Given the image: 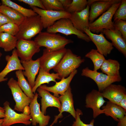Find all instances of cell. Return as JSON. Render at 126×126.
Here are the masks:
<instances>
[{"label": "cell", "mask_w": 126, "mask_h": 126, "mask_svg": "<svg viewBox=\"0 0 126 126\" xmlns=\"http://www.w3.org/2000/svg\"><path fill=\"white\" fill-rule=\"evenodd\" d=\"M0 12L11 19L18 26L26 18L13 8L2 4L0 6Z\"/></svg>", "instance_id": "28"}, {"label": "cell", "mask_w": 126, "mask_h": 126, "mask_svg": "<svg viewBox=\"0 0 126 126\" xmlns=\"http://www.w3.org/2000/svg\"><path fill=\"white\" fill-rule=\"evenodd\" d=\"M121 2L115 3L98 19L89 24V29L92 33L98 34L104 29H114V22L112 21L114 14L119 7Z\"/></svg>", "instance_id": "5"}, {"label": "cell", "mask_w": 126, "mask_h": 126, "mask_svg": "<svg viewBox=\"0 0 126 126\" xmlns=\"http://www.w3.org/2000/svg\"><path fill=\"white\" fill-rule=\"evenodd\" d=\"M19 30L15 36L18 40H31L32 38L42 32L43 28L40 16L38 14L26 17L18 26Z\"/></svg>", "instance_id": "3"}, {"label": "cell", "mask_w": 126, "mask_h": 126, "mask_svg": "<svg viewBox=\"0 0 126 126\" xmlns=\"http://www.w3.org/2000/svg\"><path fill=\"white\" fill-rule=\"evenodd\" d=\"M18 26L14 22H9L0 27V33L5 32L15 36L18 32Z\"/></svg>", "instance_id": "35"}, {"label": "cell", "mask_w": 126, "mask_h": 126, "mask_svg": "<svg viewBox=\"0 0 126 126\" xmlns=\"http://www.w3.org/2000/svg\"><path fill=\"white\" fill-rule=\"evenodd\" d=\"M9 22H14L6 16L0 12V27Z\"/></svg>", "instance_id": "39"}, {"label": "cell", "mask_w": 126, "mask_h": 126, "mask_svg": "<svg viewBox=\"0 0 126 126\" xmlns=\"http://www.w3.org/2000/svg\"><path fill=\"white\" fill-rule=\"evenodd\" d=\"M3 122V119H0V126H2V124Z\"/></svg>", "instance_id": "45"}, {"label": "cell", "mask_w": 126, "mask_h": 126, "mask_svg": "<svg viewBox=\"0 0 126 126\" xmlns=\"http://www.w3.org/2000/svg\"><path fill=\"white\" fill-rule=\"evenodd\" d=\"M86 57L90 59L94 66L93 70L97 71L100 69L102 64L106 59L104 56L100 53L97 49H91L85 55Z\"/></svg>", "instance_id": "31"}, {"label": "cell", "mask_w": 126, "mask_h": 126, "mask_svg": "<svg viewBox=\"0 0 126 126\" xmlns=\"http://www.w3.org/2000/svg\"><path fill=\"white\" fill-rule=\"evenodd\" d=\"M76 117L75 120L74 121L72 126H94V120L92 119L89 124L84 123L80 119V116L83 114L82 111L79 109H77L76 111Z\"/></svg>", "instance_id": "36"}, {"label": "cell", "mask_w": 126, "mask_h": 126, "mask_svg": "<svg viewBox=\"0 0 126 126\" xmlns=\"http://www.w3.org/2000/svg\"><path fill=\"white\" fill-rule=\"evenodd\" d=\"M118 105L121 107L126 111V95L122 98Z\"/></svg>", "instance_id": "41"}, {"label": "cell", "mask_w": 126, "mask_h": 126, "mask_svg": "<svg viewBox=\"0 0 126 126\" xmlns=\"http://www.w3.org/2000/svg\"><path fill=\"white\" fill-rule=\"evenodd\" d=\"M46 32L51 33H60L66 35H74L79 38L88 42L91 41L88 36L76 29L68 18H63L56 22L46 28Z\"/></svg>", "instance_id": "4"}, {"label": "cell", "mask_w": 126, "mask_h": 126, "mask_svg": "<svg viewBox=\"0 0 126 126\" xmlns=\"http://www.w3.org/2000/svg\"><path fill=\"white\" fill-rule=\"evenodd\" d=\"M18 40L15 36L5 33H0V47L6 52L15 49Z\"/></svg>", "instance_id": "27"}, {"label": "cell", "mask_w": 126, "mask_h": 126, "mask_svg": "<svg viewBox=\"0 0 126 126\" xmlns=\"http://www.w3.org/2000/svg\"><path fill=\"white\" fill-rule=\"evenodd\" d=\"M5 110L3 107L0 105V119L4 118V117Z\"/></svg>", "instance_id": "44"}, {"label": "cell", "mask_w": 126, "mask_h": 126, "mask_svg": "<svg viewBox=\"0 0 126 126\" xmlns=\"http://www.w3.org/2000/svg\"><path fill=\"white\" fill-rule=\"evenodd\" d=\"M88 4L87 0H73L66 11L70 14L80 12L85 9Z\"/></svg>", "instance_id": "32"}, {"label": "cell", "mask_w": 126, "mask_h": 126, "mask_svg": "<svg viewBox=\"0 0 126 126\" xmlns=\"http://www.w3.org/2000/svg\"><path fill=\"white\" fill-rule=\"evenodd\" d=\"M101 92L95 89H93L86 95L85 107L92 109L94 118L104 113L103 110L100 109L106 102Z\"/></svg>", "instance_id": "14"}, {"label": "cell", "mask_w": 126, "mask_h": 126, "mask_svg": "<svg viewBox=\"0 0 126 126\" xmlns=\"http://www.w3.org/2000/svg\"><path fill=\"white\" fill-rule=\"evenodd\" d=\"M41 0L46 10L56 11L65 10L59 0Z\"/></svg>", "instance_id": "33"}, {"label": "cell", "mask_w": 126, "mask_h": 126, "mask_svg": "<svg viewBox=\"0 0 126 126\" xmlns=\"http://www.w3.org/2000/svg\"><path fill=\"white\" fill-rule=\"evenodd\" d=\"M2 53H1V52L0 51V59H1V58L2 56Z\"/></svg>", "instance_id": "46"}, {"label": "cell", "mask_w": 126, "mask_h": 126, "mask_svg": "<svg viewBox=\"0 0 126 126\" xmlns=\"http://www.w3.org/2000/svg\"><path fill=\"white\" fill-rule=\"evenodd\" d=\"M21 62L24 69L23 74L27 78L28 83L32 88L35 85L36 76L40 68L39 58L35 60L32 59L27 61H21Z\"/></svg>", "instance_id": "22"}, {"label": "cell", "mask_w": 126, "mask_h": 126, "mask_svg": "<svg viewBox=\"0 0 126 126\" xmlns=\"http://www.w3.org/2000/svg\"><path fill=\"white\" fill-rule=\"evenodd\" d=\"M77 72L76 69L73 71L67 77L63 78L58 82H56L54 85L48 86L46 85H42L39 87L53 94V95L59 97V95L63 94L70 86V84L73 78Z\"/></svg>", "instance_id": "18"}, {"label": "cell", "mask_w": 126, "mask_h": 126, "mask_svg": "<svg viewBox=\"0 0 126 126\" xmlns=\"http://www.w3.org/2000/svg\"><path fill=\"white\" fill-rule=\"evenodd\" d=\"M101 93L104 98L118 105L122 98L126 95V89L121 85L112 84L105 88Z\"/></svg>", "instance_id": "19"}, {"label": "cell", "mask_w": 126, "mask_h": 126, "mask_svg": "<svg viewBox=\"0 0 126 126\" xmlns=\"http://www.w3.org/2000/svg\"><path fill=\"white\" fill-rule=\"evenodd\" d=\"M120 64L117 61L109 59H105L100 69L102 72L111 76L120 75Z\"/></svg>", "instance_id": "26"}, {"label": "cell", "mask_w": 126, "mask_h": 126, "mask_svg": "<svg viewBox=\"0 0 126 126\" xmlns=\"http://www.w3.org/2000/svg\"><path fill=\"white\" fill-rule=\"evenodd\" d=\"M7 84L15 102L14 110L22 113L24 107L26 105H29L32 99L24 92L19 86L17 81L13 77L9 79Z\"/></svg>", "instance_id": "10"}, {"label": "cell", "mask_w": 126, "mask_h": 126, "mask_svg": "<svg viewBox=\"0 0 126 126\" xmlns=\"http://www.w3.org/2000/svg\"><path fill=\"white\" fill-rule=\"evenodd\" d=\"M5 58L7 63L4 68L0 72V83L7 80L8 78L6 77V76L11 72L15 70H24L18 56L16 49L13 50L11 56L7 55Z\"/></svg>", "instance_id": "16"}, {"label": "cell", "mask_w": 126, "mask_h": 126, "mask_svg": "<svg viewBox=\"0 0 126 126\" xmlns=\"http://www.w3.org/2000/svg\"><path fill=\"white\" fill-rule=\"evenodd\" d=\"M117 126H126V115L122 119H119Z\"/></svg>", "instance_id": "42"}, {"label": "cell", "mask_w": 126, "mask_h": 126, "mask_svg": "<svg viewBox=\"0 0 126 126\" xmlns=\"http://www.w3.org/2000/svg\"><path fill=\"white\" fill-rule=\"evenodd\" d=\"M16 47L18 56L21 61H27L32 59L33 55L39 52L40 47L34 40H18Z\"/></svg>", "instance_id": "11"}, {"label": "cell", "mask_w": 126, "mask_h": 126, "mask_svg": "<svg viewBox=\"0 0 126 126\" xmlns=\"http://www.w3.org/2000/svg\"><path fill=\"white\" fill-rule=\"evenodd\" d=\"M34 41L40 47H44L46 48L54 50L64 48L66 45L73 42L72 40L59 34L46 32H40Z\"/></svg>", "instance_id": "2"}, {"label": "cell", "mask_w": 126, "mask_h": 126, "mask_svg": "<svg viewBox=\"0 0 126 126\" xmlns=\"http://www.w3.org/2000/svg\"><path fill=\"white\" fill-rule=\"evenodd\" d=\"M61 80L59 75L57 73H50L41 68H40L38 74L35 80V85L32 88L33 93L35 94L37 88L42 84H48L51 81L56 82V79Z\"/></svg>", "instance_id": "25"}, {"label": "cell", "mask_w": 126, "mask_h": 126, "mask_svg": "<svg viewBox=\"0 0 126 126\" xmlns=\"http://www.w3.org/2000/svg\"><path fill=\"white\" fill-rule=\"evenodd\" d=\"M40 17L44 28L51 26L56 21L63 18H70L71 14L64 10L56 11L43 10L36 7H31Z\"/></svg>", "instance_id": "8"}, {"label": "cell", "mask_w": 126, "mask_h": 126, "mask_svg": "<svg viewBox=\"0 0 126 126\" xmlns=\"http://www.w3.org/2000/svg\"><path fill=\"white\" fill-rule=\"evenodd\" d=\"M84 61V59L68 49L62 59L53 69L59 75L61 79L68 77Z\"/></svg>", "instance_id": "1"}, {"label": "cell", "mask_w": 126, "mask_h": 126, "mask_svg": "<svg viewBox=\"0 0 126 126\" xmlns=\"http://www.w3.org/2000/svg\"><path fill=\"white\" fill-rule=\"evenodd\" d=\"M64 7L65 10H66L68 6L71 4L72 0H59Z\"/></svg>", "instance_id": "40"}, {"label": "cell", "mask_w": 126, "mask_h": 126, "mask_svg": "<svg viewBox=\"0 0 126 126\" xmlns=\"http://www.w3.org/2000/svg\"><path fill=\"white\" fill-rule=\"evenodd\" d=\"M84 33L95 45L99 53L106 57L111 53L113 49V46L106 39L102 32L97 34L91 32L89 29H86Z\"/></svg>", "instance_id": "15"}, {"label": "cell", "mask_w": 126, "mask_h": 126, "mask_svg": "<svg viewBox=\"0 0 126 126\" xmlns=\"http://www.w3.org/2000/svg\"><path fill=\"white\" fill-rule=\"evenodd\" d=\"M114 22L120 20H126V0H122L119 7L115 12L113 16Z\"/></svg>", "instance_id": "34"}, {"label": "cell", "mask_w": 126, "mask_h": 126, "mask_svg": "<svg viewBox=\"0 0 126 126\" xmlns=\"http://www.w3.org/2000/svg\"><path fill=\"white\" fill-rule=\"evenodd\" d=\"M90 6L87 5L86 8L79 12L71 13L69 19L74 27L83 33L86 29H89V21Z\"/></svg>", "instance_id": "17"}, {"label": "cell", "mask_w": 126, "mask_h": 126, "mask_svg": "<svg viewBox=\"0 0 126 126\" xmlns=\"http://www.w3.org/2000/svg\"><path fill=\"white\" fill-rule=\"evenodd\" d=\"M3 105L5 115L3 119L2 126H10L17 123L28 125L32 123V118L30 115L17 113L11 108L9 102L7 101L4 102Z\"/></svg>", "instance_id": "9"}, {"label": "cell", "mask_w": 126, "mask_h": 126, "mask_svg": "<svg viewBox=\"0 0 126 126\" xmlns=\"http://www.w3.org/2000/svg\"><path fill=\"white\" fill-rule=\"evenodd\" d=\"M1 5V4H0V5Z\"/></svg>", "instance_id": "47"}, {"label": "cell", "mask_w": 126, "mask_h": 126, "mask_svg": "<svg viewBox=\"0 0 126 126\" xmlns=\"http://www.w3.org/2000/svg\"><path fill=\"white\" fill-rule=\"evenodd\" d=\"M81 75L93 80L97 85L98 91L101 92L110 85L115 82H120L122 80L120 75L115 76H109L102 73L91 70L88 67L82 69Z\"/></svg>", "instance_id": "7"}, {"label": "cell", "mask_w": 126, "mask_h": 126, "mask_svg": "<svg viewBox=\"0 0 126 126\" xmlns=\"http://www.w3.org/2000/svg\"><path fill=\"white\" fill-rule=\"evenodd\" d=\"M22 113L27 115H29L30 113V109L29 105H26L24 107Z\"/></svg>", "instance_id": "43"}, {"label": "cell", "mask_w": 126, "mask_h": 126, "mask_svg": "<svg viewBox=\"0 0 126 126\" xmlns=\"http://www.w3.org/2000/svg\"><path fill=\"white\" fill-rule=\"evenodd\" d=\"M36 91L41 97V111L45 115L46 113L47 108L49 107L57 108L60 112L61 105L58 98L52 95L49 92L40 87Z\"/></svg>", "instance_id": "20"}, {"label": "cell", "mask_w": 126, "mask_h": 126, "mask_svg": "<svg viewBox=\"0 0 126 126\" xmlns=\"http://www.w3.org/2000/svg\"><path fill=\"white\" fill-rule=\"evenodd\" d=\"M58 98L60 103L61 108L60 113L56 120L61 117L62 113L64 112L69 113L75 119L76 111L74 107L73 96L70 86L64 94L59 96Z\"/></svg>", "instance_id": "23"}, {"label": "cell", "mask_w": 126, "mask_h": 126, "mask_svg": "<svg viewBox=\"0 0 126 126\" xmlns=\"http://www.w3.org/2000/svg\"><path fill=\"white\" fill-rule=\"evenodd\" d=\"M120 0H88V5L90 6L89 21L93 22L100 15L108 10L113 4L120 2Z\"/></svg>", "instance_id": "12"}, {"label": "cell", "mask_w": 126, "mask_h": 126, "mask_svg": "<svg viewBox=\"0 0 126 126\" xmlns=\"http://www.w3.org/2000/svg\"><path fill=\"white\" fill-rule=\"evenodd\" d=\"M18 79L19 86L25 94L31 99L34 98L35 94L32 90V88L24 77L22 70H16L15 73Z\"/></svg>", "instance_id": "29"}, {"label": "cell", "mask_w": 126, "mask_h": 126, "mask_svg": "<svg viewBox=\"0 0 126 126\" xmlns=\"http://www.w3.org/2000/svg\"><path fill=\"white\" fill-rule=\"evenodd\" d=\"M102 109L107 116H110L116 121L122 118L126 115V111L119 106L110 101L102 106Z\"/></svg>", "instance_id": "24"}, {"label": "cell", "mask_w": 126, "mask_h": 126, "mask_svg": "<svg viewBox=\"0 0 126 126\" xmlns=\"http://www.w3.org/2000/svg\"><path fill=\"white\" fill-rule=\"evenodd\" d=\"M2 4L6 5L14 9L24 17H32L37 14L32 9L24 8L10 0H1Z\"/></svg>", "instance_id": "30"}, {"label": "cell", "mask_w": 126, "mask_h": 126, "mask_svg": "<svg viewBox=\"0 0 126 126\" xmlns=\"http://www.w3.org/2000/svg\"><path fill=\"white\" fill-rule=\"evenodd\" d=\"M101 32L111 41L113 46L126 57V41L123 38L121 32L115 28L110 30L104 29Z\"/></svg>", "instance_id": "21"}, {"label": "cell", "mask_w": 126, "mask_h": 126, "mask_svg": "<svg viewBox=\"0 0 126 126\" xmlns=\"http://www.w3.org/2000/svg\"><path fill=\"white\" fill-rule=\"evenodd\" d=\"M18 1L28 4L31 7H36L42 9L46 10L41 0H18Z\"/></svg>", "instance_id": "38"}, {"label": "cell", "mask_w": 126, "mask_h": 126, "mask_svg": "<svg viewBox=\"0 0 126 126\" xmlns=\"http://www.w3.org/2000/svg\"><path fill=\"white\" fill-rule=\"evenodd\" d=\"M67 49L65 48L55 50L44 49L42 56L39 58L40 68L49 72L58 64L65 54Z\"/></svg>", "instance_id": "6"}, {"label": "cell", "mask_w": 126, "mask_h": 126, "mask_svg": "<svg viewBox=\"0 0 126 126\" xmlns=\"http://www.w3.org/2000/svg\"><path fill=\"white\" fill-rule=\"evenodd\" d=\"M114 27L121 32L123 38L126 41V21L120 20L114 22Z\"/></svg>", "instance_id": "37"}, {"label": "cell", "mask_w": 126, "mask_h": 126, "mask_svg": "<svg viewBox=\"0 0 126 126\" xmlns=\"http://www.w3.org/2000/svg\"><path fill=\"white\" fill-rule=\"evenodd\" d=\"M38 94L37 93L32 99L29 106L30 109V115L31 117L32 125L34 126H46L48 124L50 118L49 115H46L41 111L40 105L37 99Z\"/></svg>", "instance_id": "13"}]
</instances>
